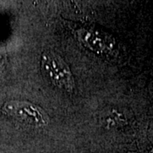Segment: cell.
<instances>
[{"label": "cell", "instance_id": "obj_2", "mask_svg": "<svg viewBox=\"0 0 153 153\" xmlns=\"http://www.w3.org/2000/svg\"><path fill=\"white\" fill-rule=\"evenodd\" d=\"M3 111L7 116L31 127H43L49 122V117L43 109L26 101H9L3 106Z\"/></svg>", "mask_w": 153, "mask_h": 153}, {"label": "cell", "instance_id": "obj_1", "mask_svg": "<svg viewBox=\"0 0 153 153\" xmlns=\"http://www.w3.org/2000/svg\"><path fill=\"white\" fill-rule=\"evenodd\" d=\"M41 68L44 74L56 87L66 91H71L74 80L71 70L60 55L54 52H45L42 55Z\"/></svg>", "mask_w": 153, "mask_h": 153}]
</instances>
